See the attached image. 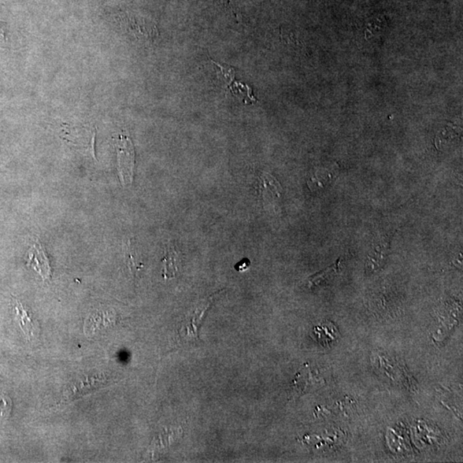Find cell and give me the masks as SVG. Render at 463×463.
I'll list each match as a JSON object with an SVG mask.
<instances>
[{"label":"cell","mask_w":463,"mask_h":463,"mask_svg":"<svg viewBox=\"0 0 463 463\" xmlns=\"http://www.w3.org/2000/svg\"><path fill=\"white\" fill-rule=\"evenodd\" d=\"M340 269V260L339 259V260L337 261L335 265L329 267L328 269L323 270V272L315 274L314 276H311L308 281H307V283H308V287L313 288L315 286H317V285L324 283V281L329 279V278L334 277L337 275V274L339 273Z\"/></svg>","instance_id":"8992f818"},{"label":"cell","mask_w":463,"mask_h":463,"mask_svg":"<svg viewBox=\"0 0 463 463\" xmlns=\"http://www.w3.org/2000/svg\"><path fill=\"white\" fill-rule=\"evenodd\" d=\"M12 410V402L8 398L0 396V416H6Z\"/></svg>","instance_id":"ba28073f"},{"label":"cell","mask_w":463,"mask_h":463,"mask_svg":"<svg viewBox=\"0 0 463 463\" xmlns=\"http://www.w3.org/2000/svg\"><path fill=\"white\" fill-rule=\"evenodd\" d=\"M259 196L264 201L281 197V187L275 178L269 174H262L258 182Z\"/></svg>","instance_id":"3957f363"},{"label":"cell","mask_w":463,"mask_h":463,"mask_svg":"<svg viewBox=\"0 0 463 463\" xmlns=\"http://www.w3.org/2000/svg\"><path fill=\"white\" fill-rule=\"evenodd\" d=\"M125 262H127L130 272H131L132 275L136 276L139 270L143 268V262L141 261L136 247L132 244L131 240H127V243L125 246Z\"/></svg>","instance_id":"5b68a950"},{"label":"cell","mask_w":463,"mask_h":463,"mask_svg":"<svg viewBox=\"0 0 463 463\" xmlns=\"http://www.w3.org/2000/svg\"><path fill=\"white\" fill-rule=\"evenodd\" d=\"M250 265V261L247 258H244L243 260L235 265V269L240 272H243L244 270L249 269Z\"/></svg>","instance_id":"9c48e42d"},{"label":"cell","mask_w":463,"mask_h":463,"mask_svg":"<svg viewBox=\"0 0 463 463\" xmlns=\"http://www.w3.org/2000/svg\"><path fill=\"white\" fill-rule=\"evenodd\" d=\"M388 248L389 244H387L385 240L384 242L379 244H377L375 247H374L372 253H370V255L369 261L372 262V264H377V265H379V262L384 260L385 253L388 251Z\"/></svg>","instance_id":"52a82bcc"},{"label":"cell","mask_w":463,"mask_h":463,"mask_svg":"<svg viewBox=\"0 0 463 463\" xmlns=\"http://www.w3.org/2000/svg\"><path fill=\"white\" fill-rule=\"evenodd\" d=\"M28 266L34 268L44 281L50 280L52 276V269L49 259H48L45 248L42 244L37 240L31 249L28 251Z\"/></svg>","instance_id":"6da1fadb"},{"label":"cell","mask_w":463,"mask_h":463,"mask_svg":"<svg viewBox=\"0 0 463 463\" xmlns=\"http://www.w3.org/2000/svg\"><path fill=\"white\" fill-rule=\"evenodd\" d=\"M162 276L165 280L176 277L180 264V254L171 243L165 246V257L163 258Z\"/></svg>","instance_id":"7a4b0ae2"},{"label":"cell","mask_w":463,"mask_h":463,"mask_svg":"<svg viewBox=\"0 0 463 463\" xmlns=\"http://www.w3.org/2000/svg\"><path fill=\"white\" fill-rule=\"evenodd\" d=\"M13 306L16 313V318L19 323L22 331H24L29 339L33 336L34 331V324H33L32 315L28 309L17 299L13 296Z\"/></svg>","instance_id":"277c9868"},{"label":"cell","mask_w":463,"mask_h":463,"mask_svg":"<svg viewBox=\"0 0 463 463\" xmlns=\"http://www.w3.org/2000/svg\"><path fill=\"white\" fill-rule=\"evenodd\" d=\"M6 24L0 22V45H3L7 42Z\"/></svg>","instance_id":"30bf717a"}]
</instances>
